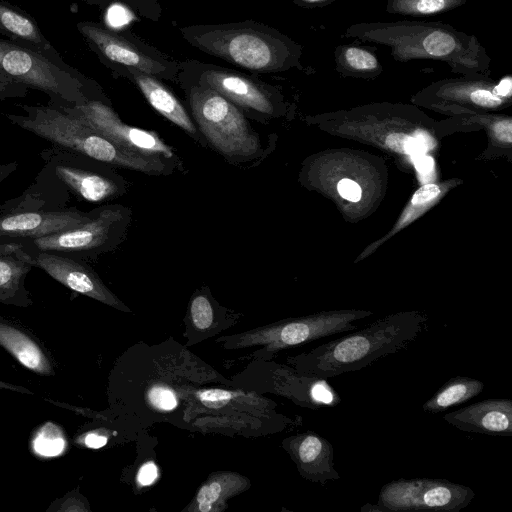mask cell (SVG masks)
Listing matches in <instances>:
<instances>
[{"mask_svg": "<svg viewBox=\"0 0 512 512\" xmlns=\"http://www.w3.org/2000/svg\"><path fill=\"white\" fill-rule=\"evenodd\" d=\"M337 71L343 76L374 78L383 67L374 50L355 44H342L334 49Z\"/></svg>", "mask_w": 512, "mask_h": 512, "instance_id": "cell-23", "label": "cell"}, {"mask_svg": "<svg viewBox=\"0 0 512 512\" xmlns=\"http://www.w3.org/2000/svg\"><path fill=\"white\" fill-rule=\"evenodd\" d=\"M494 133L498 140L506 143L512 141V122L510 119H502L494 124Z\"/></svg>", "mask_w": 512, "mask_h": 512, "instance_id": "cell-35", "label": "cell"}, {"mask_svg": "<svg viewBox=\"0 0 512 512\" xmlns=\"http://www.w3.org/2000/svg\"><path fill=\"white\" fill-rule=\"evenodd\" d=\"M467 0H388L386 12L394 15L429 17L454 10Z\"/></svg>", "mask_w": 512, "mask_h": 512, "instance_id": "cell-25", "label": "cell"}, {"mask_svg": "<svg viewBox=\"0 0 512 512\" xmlns=\"http://www.w3.org/2000/svg\"><path fill=\"white\" fill-rule=\"evenodd\" d=\"M108 441L107 436L97 431H91L81 437L80 442L86 447L97 449L103 447Z\"/></svg>", "mask_w": 512, "mask_h": 512, "instance_id": "cell-36", "label": "cell"}, {"mask_svg": "<svg viewBox=\"0 0 512 512\" xmlns=\"http://www.w3.org/2000/svg\"><path fill=\"white\" fill-rule=\"evenodd\" d=\"M79 118L123 150L151 160L172 161L175 154L156 133L123 123L113 109L100 100L79 105L55 106Z\"/></svg>", "mask_w": 512, "mask_h": 512, "instance_id": "cell-11", "label": "cell"}, {"mask_svg": "<svg viewBox=\"0 0 512 512\" xmlns=\"http://www.w3.org/2000/svg\"><path fill=\"white\" fill-rule=\"evenodd\" d=\"M416 166L420 173H428L433 168V160L430 157H422L417 161Z\"/></svg>", "mask_w": 512, "mask_h": 512, "instance_id": "cell-39", "label": "cell"}, {"mask_svg": "<svg viewBox=\"0 0 512 512\" xmlns=\"http://www.w3.org/2000/svg\"><path fill=\"white\" fill-rule=\"evenodd\" d=\"M0 72L25 87L49 97V105H79L92 100L87 80L70 73L42 55L0 38Z\"/></svg>", "mask_w": 512, "mask_h": 512, "instance_id": "cell-7", "label": "cell"}, {"mask_svg": "<svg viewBox=\"0 0 512 512\" xmlns=\"http://www.w3.org/2000/svg\"><path fill=\"white\" fill-rule=\"evenodd\" d=\"M371 314L363 310L323 311L281 320L221 340L225 341L224 347L230 349L261 345L264 352H278L327 336L351 332L357 328L355 321Z\"/></svg>", "mask_w": 512, "mask_h": 512, "instance_id": "cell-8", "label": "cell"}, {"mask_svg": "<svg viewBox=\"0 0 512 512\" xmlns=\"http://www.w3.org/2000/svg\"><path fill=\"white\" fill-rule=\"evenodd\" d=\"M342 37L383 45L398 62L434 60L462 75L488 74L491 58L480 40L440 21L360 22Z\"/></svg>", "mask_w": 512, "mask_h": 512, "instance_id": "cell-1", "label": "cell"}, {"mask_svg": "<svg viewBox=\"0 0 512 512\" xmlns=\"http://www.w3.org/2000/svg\"><path fill=\"white\" fill-rule=\"evenodd\" d=\"M484 383L468 376H455L445 382L422 406L428 413H440L479 395Z\"/></svg>", "mask_w": 512, "mask_h": 512, "instance_id": "cell-24", "label": "cell"}, {"mask_svg": "<svg viewBox=\"0 0 512 512\" xmlns=\"http://www.w3.org/2000/svg\"><path fill=\"white\" fill-rule=\"evenodd\" d=\"M90 211L76 207L30 208L0 205V237L38 238L69 229L88 219Z\"/></svg>", "mask_w": 512, "mask_h": 512, "instance_id": "cell-12", "label": "cell"}, {"mask_svg": "<svg viewBox=\"0 0 512 512\" xmlns=\"http://www.w3.org/2000/svg\"><path fill=\"white\" fill-rule=\"evenodd\" d=\"M386 144L395 151L409 155H418L425 151V144L421 139L402 133L390 134L386 138Z\"/></svg>", "mask_w": 512, "mask_h": 512, "instance_id": "cell-28", "label": "cell"}, {"mask_svg": "<svg viewBox=\"0 0 512 512\" xmlns=\"http://www.w3.org/2000/svg\"><path fill=\"white\" fill-rule=\"evenodd\" d=\"M189 319L192 328L198 332H207L214 324V310L210 300L205 295L192 298L189 307Z\"/></svg>", "mask_w": 512, "mask_h": 512, "instance_id": "cell-27", "label": "cell"}, {"mask_svg": "<svg viewBox=\"0 0 512 512\" xmlns=\"http://www.w3.org/2000/svg\"><path fill=\"white\" fill-rule=\"evenodd\" d=\"M190 105L201 131L223 155L245 158L259 149V141L244 115L217 91L202 86L190 92Z\"/></svg>", "mask_w": 512, "mask_h": 512, "instance_id": "cell-9", "label": "cell"}, {"mask_svg": "<svg viewBox=\"0 0 512 512\" xmlns=\"http://www.w3.org/2000/svg\"><path fill=\"white\" fill-rule=\"evenodd\" d=\"M27 95V87L12 81L0 72V101L12 98H24Z\"/></svg>", "mask_w": 512, "mask_h": 512, "instance_id": "cell-31", "label": "cell"}, {"mask_svg": "<svg viewBox=\"0 0 512 512\" xmlns=\"http://www.w3.org/2000/svg\"><path fill=\"white\" fill-rule=\"evenodd\" d=\"M340 196L346 200L357 202L361 199L362 190L360 186L351 179H342L337 185Z\"/></svg>", "mask_w": 512, "mask_h": 512, "instance_id": "cell-33", "label": "cell"}, {"mask_svg": "<svg viewBox=\"0 0 512 512\" xmlns=\"http://www.w3.org/2000/svg\"><path fill=\"white\" fill-rule=\"evenodd\" d=\"M63 431L53 423H46L33 439V450L42 457H55L65 449Z\"/></svg>", "mask_w": 512, "mask_h": 512, "instance_id": "cell-26", "label": "cell"}, {"mask_svg": "<svg viewBox=\"0 0 512 512\" xmlns=\"http://www.w3.org/2000/svg\"><path fill=\"white\" fill-rule=\"evenodd\" d=\"M25 114L6 113L18 127L50 142L52 146L79 153L112 167L160 174L166 163L131 154L105 138L79 118L52 105L19 104Z\"/></svg>", "mask_w": 512, "mask_h": 512, "instance_id": "cell-4", "label": "cell"}, {"mask_svg": "<svg viewBox=\"0 0 512 512\" xmlns=\"http://www.w3.org/2000/svg\"><path fill=\"white\" fill-rule=\"evenodd\" d=\"M361 511H368V512L378 511V512H382L381 508L377 504H370V503H367V504L363 505L361 507Z\"/></svg>", "mask_w": 512, "mask_h": 512, "instance_id": "cell-41", "label": "cell"}, {"mask_svg": "<svg viewBox=\"0 0 512 512\" xmlns=\"http://www.w3.org/2000/svg\"><path fill=\"white\" fill-rule=\"evenodd\" d=\"M248 486V479L235 472L211 474L198 490L188 510L221 511L225 508L228 498L243 492Z\"/></svg>", "mask_w": 512, "mask_h": 512, "instance_id": "cell-20", "label": "cell"}, {"mask_svg": "<svg viewBox=\"0 0 512 512\" xmlns=\"http://www.w3.org/2000/svg\"><path fill=\"white\" fill-rule=\"evenodd\" d=\"M76 26L91 49L105 60L148 75L161 74L164 71V66L160 62L99 23L80 21Z\"/></svg>", "mask_w": 512, "mask_h": 512, "instance_id": "cell-14", "label": "cell"}, {"mask_svg": "<svg viewBox=\"0 0 512 512\" xmlns=\"http://www.w3.org/2000/svg\"><path fill=\"white\" fill-rule=\"evenodd\" d=\"M196 46L238 66L279 71L299 64L302 48L278 32L248 27H216L189 34Z\"/></svg>", "mask_w": 512, "mask_h": 512, "instance_id": "cell-5", "label": "cell"}, {"mask_svg": "<svg viewBox=\"0 0 512 512\" xmlns=\"http://www.w3.org/2000/svg\"><path fill=\"white\" fill-rule=\"evenodd\" d=\"M27 253L32 257L35 268L42 269L72 291L118 310L130 312V309L105 286L97 273L84 260L49 252Z\"/></svg>", "mask_w": 512, "mask_h": 512, "instance_id": "cell-13", "label": "cell"}, {"mask_svg": "<svg viewBox=\"0 0 512 512\" xmlns=\"http://www.w3.org/2000/svg\"><path fill=\"white\" fill-rule=\"evenodd\" d=\"M0 346L27 369L42 375H53L51 362L32 337L21 329L0 320Z\"/></svg>", "mask_w": 512, "mask_h": 512, "instance_id": "cell-21", "label": "cell"}, {"mask_svg": "<svg viewBox=\"0 0 512 512\" xmlns=\"http://www.w3.org/2000/svg\"><path fill=\"white\" fill-rule=\"evenodd\" d=\"M0 388H4V389H9V390H13V391H16V392H21V393H28V394H31L32 392L24 387H21V386H15V385H12V384H9V383H5V382H2L0 381Z\"/></svg>", "mask_w": 512, "mask_h": 512, "instance_id": "cell-40", "label": "cell"}, {"mask_svg": "<svg viewBox=\"0 0 512 512\" xmlns=\"http://www.w3.org/2000/svg\"><path fill=\"white\" fill-rule=\"evenodd\" d=\"M283 446L303 478L321 485L340 479L334 466L331 442L316 432L307 431L291 436L284 441Z\"/></svg>", "mask_w": 512, "mask_h": 512, "instance_id": "cell-15", "label": "cell"}, {"mask_svg": "<svg viewBox=\"0 0 512 512\" xmlns=\"http://www.w3.org/2000/svg\"><path fill=\"white\" fill-rule=\"evenodd\" d=\"M474 491L447 479L399 478L382 486L377 505L382 512H456L473 500Z\"/></svg>", "mask_w": 512, "mask_h": 512, "instance_id": "cell-10", "label": "cell"}, {"mask_svg": "<svg viewBox=\"0 0 512 512\" xmlns=\"http://www.w3.org/2000/svg\"><path fill=\"white\" fill-rule=\"evenodd\" d=\"M33 268L32 257L15 239L0 237V303L17 307L33 304L25 285Z\"/></svg>", "mask_w": 512, "mask_h": 512, "instance_id": "cell-18", "label": "cell"}, {"mask_svg": "<svg viewBox=\"0 0 512 512\" xmlns=\"http://www.w3.org/2000/svg\"><path fill=\"white\" fill-rule=\"evenodd\" d=\"M443 419L464 432L512 436V400L485 399L446 413Z\"/></svg>", "mask_w": 512, "mask_h": 512, "instance_id": "cell-17", "label": "cell"}, {"mask_svg": "<svg viewBox=\"0 0 512 512\" xmlns=\"http://www.w3.org/2000/svg\"><path fill=\"white\" fill-rule=\"evenodd\" d=\"M157 475V466L153 461H148L140 467L137 474V481L140 485L147 486L155 481Z\"/></svg>", "mask_w": 512, "mask_h": 512, "instance_id": "cell-34", "label": "cell"}, {"mask_svg": "<svg viewBox=\"0 0 512 512\" xmlns=\"http://www.w3.org/2000/svg\"><path fill=\"white\" fill-rule=\"evenodd\" d=\"M129 210L104 205L90 211L86 221L38 238H13L26 252H49L80 260L95 259L113 250L121 241L129 221Z\"/></svg>", "mask_w": 512, "mask_h": 512, "instance_id": "cell-6", "label": "cell"}, {"mask_svg": "<svg viewBox=\"0 0 512 512\" xmlns=\"http://www.w3.org/2000/svg\"><path fill=\"white\" fill-rule=\"evenodd\" d=\"M201 84L211 88L232 103L256 110L272 113L273 105L267 93L250 79L226 71H206L202 74Z\"/></svg>", "mask_w": 512, "mask_h": 512, "instance_id": "cell-19", "label": "cell"}, {"mask_svg": "<svg viewBox=\"0 0 512 512\" xmlns=\"http://www.w3.org/2000/svg\"><path fill=\"white\" fill-rule=\"evenodd\" d=\"M81 1L87 2L89 4H99V3H104V2H107L110 0H81ZM129 1H131V0H129ZM136 1H139V0H136Z\"/></svg>", "mask_w": 512, "mask_h": 512, "instance_id": "cell-42", "label": "cell"}, {"mask_svg": "<svg viewBox=\"0 0 512 512\" xmlns=\"http://www.w3.org/2000/svg\"><path fill=\"white\" fill-rule=\"evenodd\" d=\"M440 195V188L435 184H425L413 194L411 204L414 206H423L432 202Z\"/></svg>", "mask_w": 512, "mask_h": 512, "instance_id": "cell-32", "label": "cell"}, {"mask_svg": "<svg viewBox=\"0 0 512 512\" xmlns=\"http://www.w3.org/2000/svg\"><path fill=\"white\" fill-rule=\"evenodd\" d=\"M150 403L162 410H172L177 405V399L173 392L162 386H154L148 392Z\"/></svg>", "mask_w": 512, "mask_h": 512, "instance_id": "cell-29", "label": "cell"}, {"mask_svg": "<svg viewBox=\"0 0 512 512\" xmlns=\"http://www.w3.org/2000/svg\"><path fill=\"white\" fill-rule=\"evenodd\" d=\"M418 312L388 315L289 359L300 374L324 379L366 368L414 342L426 327Z\"/></svg>", "mask_w": 512, "mask_h": 512, "instance_id": "cell-2", "label": "cell"}, {"mask_svg": "<svg viewBox=\"0 0 512 512\" xmlns=\"http://www.w3.org/2000/svg\"><path fill=\"white\" fill-rule=\"evenodd\" d=\"M17 167H18V162H16V161L0 164V184L6 178H8L13 172H15Z\"/></svg>", "mask_w": 512, "mask_h": 512, "instance_id": "cell-38", "label": "cell"}, {"mask_svg": "<svg viewBox=\"0 0 512 512\" xmlns=\"http://www.w3.org/2000/svg\"><path fill=\"white\" fill-rule=\"evenodd\" d=\"M40 157L43 167L27 190L47 207H67L71 197L105 202L125 191L123 178L101 161L55 146L43 149Z\"/></svg>", "mask_w": 512, "mask_h": 512, "instance_id": "cell-3", "label": "cell"}, {"mask_svg": "<svg viewBox=\"0 0 512 512\" xmlns=\"http://www.w3.org/2000/svg\"><path fill=\"white\" fill-rule=\"evenodd\" d=\"M134 81L156 111L186 132L196 133V128L186 110L166 87L144 73L135 74Z\"/></svg>", "mask_w": 512, "mask_h": 512, "instance_id": "cell-22", "label": "cell"}, {"mask_svg": "<svg viewBox=\"0 0 512 512\" xmlns=\"http://www.w3.org/2000/svg\"><path fill=\"white\" fill-rule=\"evenodd\" d=\"M55 503L50 506L48 509L49 511H58V512H87L89 511V507L87 505V502L84 498L81 497V495H75V496H69L66 495V497L57 500Z\"/></svg>", "mask_w": 512, "mask_h": 512, "instance_id": "cell-30", "label": "cell"}, {"mask_svg": "<svg viewBox=\"0 0 512 512\" xmlns=\"http://www.w3.org/2000/svg\"><path fill=\"white\" fill-rule=\"evenodd\" d=\"M0 35L42 55L60 68L82 76L80 72L63 60L57 49L43 35L35 18L6 0H0Z\"/></svg>", "mask_w": 512, "mask_h": 512, "instance_id": "cell-16", "label": "cell"}, {"mask_svg": "<svg viewBox=\"0 0 512 512\" xmlns=\"http://www.w3.org/2000/svg\"><path fill=\"white\" fill-rule=\"evenodd\" d=\"M199 398L208 406L219 403L221 400L226 401L230 398V394L222 390H205L199 393Z\"/></svg>", "mask_w": 512, "mask_h": 512, "instance_id": "cell-37", "label": "cell"}]
</instances>
